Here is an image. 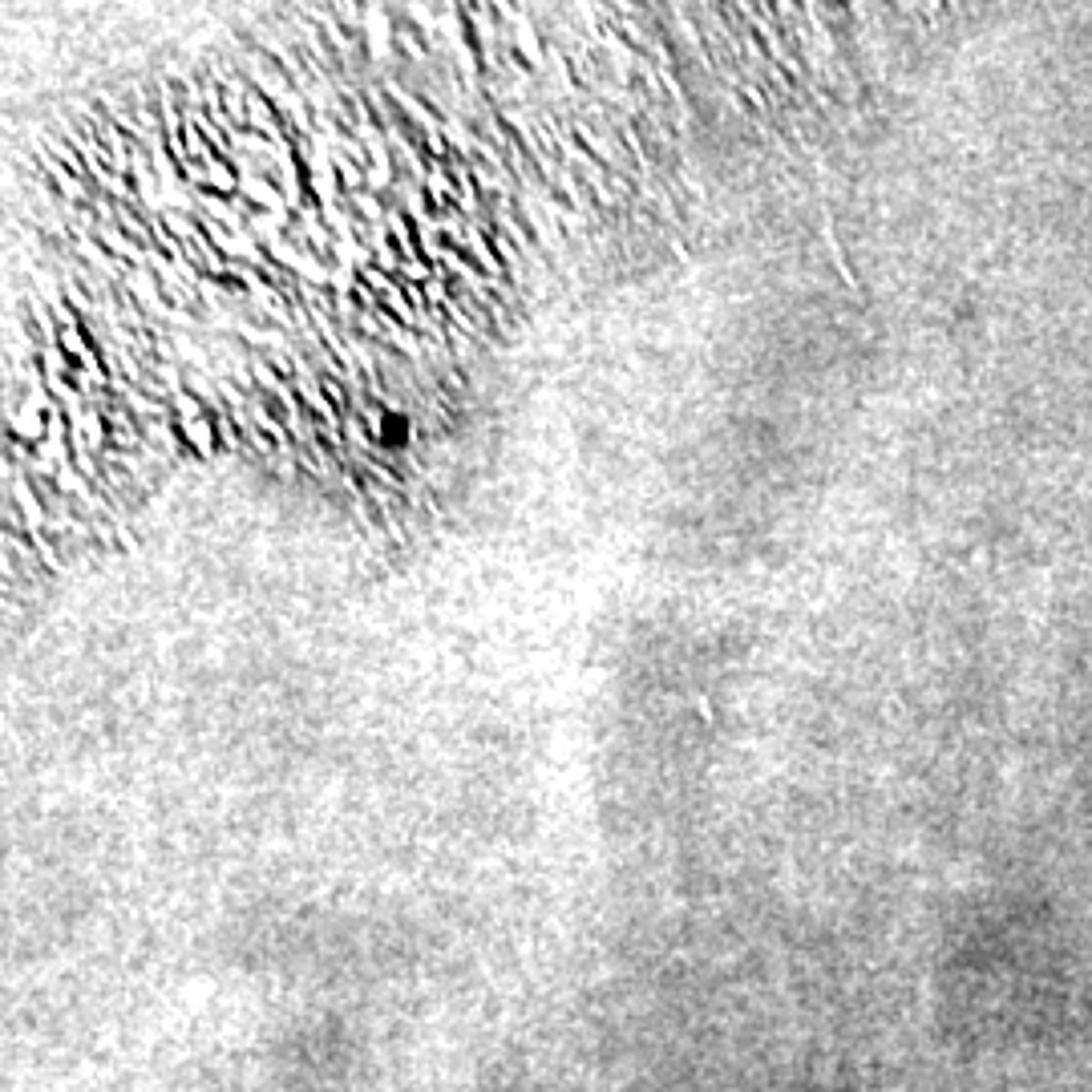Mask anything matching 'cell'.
I'll list each match as a JSON object with an SVG mask.
<instances>
[{"mask_svg": "<svg viewBox=\"0 0 1092 1092\" xmlns=\"http://www.w3.org/2000/svg\"><path fill=\"white\" fill-rule=\"evenodd\" d=\"M247 78L256 81V89L263 93V98L276 101V114H288L291 121H296L299 138H312V134H316L312 118H308V101H304V93L296 89V81H291L284 69H268L263 61L251 58V61H247Z\"/></svg>", "mask_w": 1092, "mask_h": 1092, "instance_id": "1", "label": "cell"}, {"mask_svg": "<svg viewBox=\"0 0 1092 1092\" xmlns=\"http://www.w3.org/2000/svg\"><path fill=\"white\" fill-rule=\"evenodd\" d=\"M441 29L449 37V53L457 61V73L469 89H478V73H482V58H478V45H474V25L461 16V8H446L441 13Z\"/></svg>", "mask_w": 1092, "mask_h": 1092, "instance_id": "2", "label": "cell"}, {"mask_svg": "<svg viewBox=\"0 0 1092 1092\" xmlns=\"http://www.w3.org/2000/svg\"><path fill=\"white\" fill-rule=\"evenodd\" d=\"M356 138H361V146L369 150V186L373 191H389L393 186V158H389V138H384V130H376L369 121V110H364V101H356Z\"/></svg>", "mask_w": 1092, "mask_h": 1092, "instance_id": "3", "label": "cell"}, {"mask_svg": "<svg viewBox=\"0 0 1092 1092\" xmlns=\"http://www.w3.org/2000/svg\"><path fill=\"white\" fill-rule=\"evenodd\" d=\"M364 37H369V61L373 65H389L393 61V41H397V33H393V21H389V8L373 5L364 8Z\"/></svg>", "mask_w": 1092, "mask_h": 1092, "instance_id": "4", "label": "cell"}, {"mask_svg": "<svg viewBox=\"0 0 1092 1092\" xmlns=\"http://www.w3.org/2000/svg\"><path fill=\"white\" fill-rule=\"evenodd\" d=\"M502 16L510 21V33H514V45H518V53L526 58V65L530 69H546L551 65V58H546V49H542V41H539V33H534V25H530V16H526V8H502Z\"/></svg>", "mask_w": 1092, "mask_h": 1092, "instance_id": "5", "label": "cell"}, {"mask_svg": "<svg viewBox=\"0 0 1092 1092\" xmlns=\"http://www.w3.org/2000/svg\"><path fill=\"white\" fill-rule=\"evenodd\" d=\"M243 101H247V121H251V130H256V134L271 138V142H288V138H284V121L276 118V110L268 106V98H263V93L243 89Z\"/></svg>", "mask_w": 1092, "mask_h": 1092, "instance_id": "6", "label": "cell"}, {"mask_svg": "<svg viewBox=\"0 0 1092 1092\" xmlns=\"http://www.w3.org/2000/svg\"><path fill=\"white\" fill-rule=\"evenodd\" d=\"M8 433L21 441H29V446H45V433H49V417H45V409H37L33 401L21 404V413H8Z\"/></svg>", "mask_w": 1092, "mask_h": 1092, "instance_id": "7", "label": "cell"}, {"mask_svg": "<svg viewBox=\"0 0 1092 1092\" xmlns=\"http://www.w3.org/2000/svg\"><path fill=\"white\" fill-rule=\"evenodd\" d=\"M126 291H130V296H138V304L150 308L154 316H166V320H171L174 308H166V304H163V296H158V284H154V276H150V268H130V271H126Z\"/></svg>", "mask_w": 1092, "mask_h": 1092, "instance_id": "8", "label": "cell"}, {"mask_svg": "<svg viewBox=\"0 0 1092 1092\" xmlns=\"http://www.w3.org/2000/svg\"><path fill=\"white\" fill-rule=\"evenodd\" d=\"M384 89H389V98L401 106V114H409V121H417V126L425 130V138H433V134H446V130H441V121L429 114V106H425V101H417V98H413V93H404V89L397 86V81H384Z\"/></svg>", "mask_w": 1092, "mask_h": 1092, "instance_id": "9", "label": "cell"}, {"mask_svg": "<svg viewBox=\"0 0 1092 1092\" xmlns=\"http://www.w3.org/2000/svg\"><path fill=\"white\" fill-rule=\"evenodd\" d=\"M178 429H183L186 446H191L199 457H211L215 446H219V441H215V417H194V421L178 417Z\"/></svg>", "mask_w": 1092, "mask_h": 1092, "instance_id": "10", "label": "cell"}, {"mask_svg": "<svg viewBox=\"0 0 1092 1092\" xmlns=\"http://www.w3.org/2000/svg\"><path fill=\"white\" fill-rule=\"evenodd\" d=\"M101 243H106V247H110V256L130 259V263H134V268H150V256H154V251H150V247L142 251V247H138V243H130L126 235H121V227H110V223H106V227H101Z\"/></svg>", "mask_w": 1092, "mask_h": 1092, "instance_id": "11", "label": "cell"}, {"mask_svg": "<svg viewBox=\"0 0 1092 1092\" xmlns=\"http://www.w3.org/2000/svg\"><path fill=\"white\" fill-rule=\"evenodd\" d=\"M299 235H304V239H312V251L336 247V239H332V231H328L324 215H320V206H312V203L299 211Z\"/></svg>", "mask_w": 1092, "mask_h": 1092, "instance_id": "12", "label": "cell"}, {"mask_svg": "<svg viewBox=\"0 0 1092 1092\" xmlns=\"http://www.w3.org/2000/svg\"><path fill=\"white\" fill-rule=\"evenodd\" d=\"M8 489L16 494V502H21V514H25V526H29V534L37 539L41 534V506H37V498H33V489H29V482H25V474H16V478H8Z\"/></svg>", "mask_w": 1092, "mask_h": 1092, "instance_id": "13", "label": "cell"}, {"mask_svg": "<svg viewBox=\"0 0 1092 1092\" xmlns=\"http://www.w3.org/2000/svg\"><path fill=\"white\" fill-rule=\"evenodd\" d=\"M389 231L401 247V263H421V247H417V231L404 223L401 211H389Z\"/></svg>", "mask_w": 1092, "mask_h": 1092, "instance_id": "14", "label": "cell"}, {"mask_svg": "<svg viewBox=\"0 0 1092 1092\" xmlns=\"http://www.w3.org/2000/svg\"><path fill=\"white\" fill-rule=\"evenodd\" d=\"M466 251H474V259L482 263V276H502V259H498V251L486 247V239H482V231H478L474 219H469V227H466Z\"/></svg>", "mask_w": 1092, "mask_h": 1092, "instance_id": "15", "label": "cell"}, {"mask_svg": "<svg viewBox=\"0 0 1092 1092\" xmlns=\"http://www.w3.org/2000/svg\"><path fill=\"white\" fill-rule=\"evenodd\" d=\"M299 397H304L308 404H312V409L320 413V417H324V425L336 433V413H332V404L324 401V393L316 389V381H312V376H308V364H304V361H299Z\"/></svg>", "mask_w": 1092, "mask_h": 1092, "instance_id": "16", "label": "cell"}, {"mask_svg": "<svg viewBox=\"0 0 1092 1092\" xmlns=\"http://www.w3.org/2000/svg\"><path fill=\"white\" fill-rule=\"evenodd\" d=\"M425 186H429V199L437 203V206L446 203V199H454V194H457V191H454V183H449V174H446V166H441L437 158H433V166H429V178H425Z\"/></svg>", "mask_w": 1092, "mask_h": 1092, "instance_id": "17", "label": "cell"}, {"mask_svg": "<svg viewBox=\"0 0 1092 1092\" xmlns=\"http://www.w3.org/2000/svg\"><path fill=\"white\" fill-rule=\"evenodd\" d=\"M183 142H186V154H191L194 163H203V158L211 154V146L203 142V130H199V121H194V118L183 121Z\"/></svg>", "mask_w": 1092, "mask_h": 1092, "instance_id": "18", "label": "cell"}, {"mask_svg": "<svg viewBox=\"0 0 1092 1092\" xmlns=\"http://www.w3.org/2000/svg\"><path fill=\"white\" fill-rule=\"evenodd\" d=\"M352 203L364 211L369 227H381V223H389V211H384V206L376 203V194H373V191H356V194H352Z\"/></svg>", "mask_w": 1092, "mask_h": 1092, "instance_id": "19", "label": "cell"}, {"mask_svg": "<svg viewBox=\"0 0 1092 1092\" xmlns=\"http://www.w3.org/2000/svg\"><path fill=\"white\" fill-rule=\"evenodd\" d=\"M599 41H604V45H607V53H611V61H615V69H619V78H627V73H632V61H635V58H627V45H624V41H619V37H615V33H599Z\"/></svg>", "mask_w": 1092, "mask_h": 1092, "instance_id": "20", "label": "cell"}, {"mask_svg": "<svg viewBox=\"0 0 1092 1092\" xmlns=\"http://www.w3.org/2000/svg\"><path fill=\"white\" fill-rule=\"evenodd\" d=\"M78 247L86 251V256H89L93 263H98V268L106 271V276H118V259H114V256H106V251H98V243H93L86 231H78Z\"/></svg>", "mask_w": 1092, "mask_h": 1092, "instance_id": "21", "label": "cell"}, {"mask_svg": "<svg viewBox=\"0 0 1092 1092\" xmlns=\"http://www.w3.org/2000/svg\"><path fill=\"white\" fill-rule=\"evenodd\" d=\"M58 489H69V494H81V502H89L93 506V498H89V489H86V478H78L73 474V466L65 461V466H58Z\"/></svg>", "mask_w": 1092, "mask_h": 1092, "instance_id": "22", "label": "cell"}, {"mask_svg": "<svg viewBox=\"0 0 1092 1092\" xmlns=\"http://www.w3.org/2000/svg\"><path fill=\"white\" fill-rule=\"evenodd\" d=\"M45 163H49V158H45ZM49 178H53V183H58V186H61V191H65V199H89V191H86V183H73V178H69V174H65V171H61V166H58V163H49Z\"/></svg>", "mask_w": 1092, "mask_h": 1092, "instance_id": "23", "label": "cell"}, {"mask_svg": "<svg viewBox=\"0 0 1092 1092\" xmlns=\"http://www.w3.org/2000/svg\"><path fill=\"white\" fill-rule=\"evenodd\" d=\"M86 441H89V454H93V449L106 446V429H101L98 409H86Z\"/></svg>", "mask_w": 1092, "mask_h": 1092, "instance_id": "24", "label": "cell"}, {"mask_svg": "<svg viewBox=\"0 0 1092 1092\" xmlns=\"http://www.w3.org/2000/svg\"><path fill=\"white\" fill-rule=\"evenodd\" d=\"M251 376H256V381H259L268 393H279V389H284V381H279V376L268 369V361H259V356L251 361Z\"/></svg>", "mask_w": 1092, "mask_h": 1092, "instance_id": "25", "label": "cell"}, {"mask_svg": "<svg viewBox=\"0 0 1092 1092\" xmlns=\"http://www.w3.org/2000/svg\"><path fill=\"white\" fill-rule=\"evenodd\" d=\"M251 417H256V425H263V429H268L276 441H284V437H288V429L279 425L276 417H271V413H268V404H256V409H251Z\"/></svg>", "mask_w": 1092, "mask_h": 1092, "instance_id": "26", "label": "cell"}, {"mask_svg": "<svg viewBox=\"0 0 1092 1092\" xmlns=\"http://www.w3.org/2000/svg\"><path fill=\"white\" fill-rule=\"evenodd\" d=\"M146 433L158 441V446H166V449H171V454H178V449H183V446H178V441H174V433H171V425H166V421H154V425H150Z\"/></svg>", "mask_w": 1092, "mask_h": 1092, "instance_id": "27", "label": "cell"}, {"mask_svg": "<svg viewBox=\"0 0 1092 1092\" xmlns=\"http://www.w3.org/2000/svg\"><path fill=\"white\" fill-rule=\"evenodd\" d=\"M98 183H101V186H106V191H114V194H118V199H130V186H126V183H121V178H118V174H114V171H110V174H106V178H98Z\"/></svg>", "mask_w": 1092, "mask_h": 1092, "instance_id": "28", "label": "cell"}, {"mask_svg": "<svg viewBox=\"0 0 1092 1092\" xmlns=\"http://www.w3.org/2000/svg\"><path fill=\"white\" fill-rule=\"evenodd\" d=\"M215 425H219V441H223V446H235V433H231L227 413H215Z\"/></svg>", "mask_w": 1092, "mask_h": 1092, "instance_id": "29", "label": "cell"}, {"mask_svg": "<svg viewBox=\"0 0 1092 1092\" xmlns=\"http://www.w3.org/2000/svg\"><path fill=\"white\" fill-rule=\"evenodd\" d=\"M348 433H352V446L356 449H369V437H364V429H361V421H356V417H348Z\"/></svg>", "mask_w": 1092, "mask_h": 1092, "instance_id": "30", "label": "cell"}]
</instances>
